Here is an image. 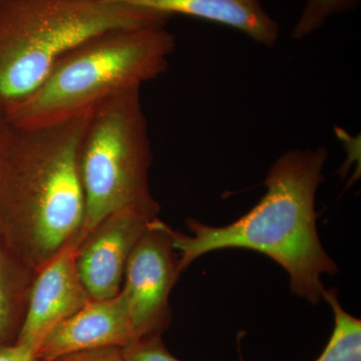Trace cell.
I'll return each instance as SVG.
<instances>
[{
    "mask_svg": "<svg viewBox=\"0 0 361 361\" xmlns=\"http://www.w3.org/2000/svg\"><path fill=\"white\" fill-rule=\"evenodd\" d=\"M122 353L125 361H180L168 350L161 336L135 338L123 346Z\"/></svg>",
    "mask_w": 361,
    "mask_h": 361,
    "instance_id": "14",
    "label": "cell"
},
{
    "mask_svg": "<svg viewBox=\"0 0 361 361\" xmlns=\"http://www.w3.org/2000/svg\"><path fill=\"white\" fill-rule=\"evenodd\" d=\"M180 272L169 226L156 218L130 253L121 289L137 338L161 336L168 329L172 319L169 297Z\"/></svg>",
    "mask_w": 361,
    "mask_h": 361,
    "instance_id": "6",
    "label": "cell"
},
{
    "mask_svg": "<svg viewBox=\"0 0 361 361\" xmlns=\"http://www.w3.org/2000/svg\"><path fill=\"white\" fill-rule=\"evenodd\" d=\"M4 126H6V121H4V116H2L1 114H0V134H1Z\"/></svg>",
    "mask_w": 361,
    "mask_h": 361,
    "instance_id": "17",
    "label": "cell"
},
{
    "mask_svg": "<svg viewBox=\"0 0 361 361\" xmlns=\"http://www.w3.org/2000/svg\"><path fill=\"white\" fill-rule=\"evenodd\" d=\"M166 25L106 30L66 52L32 94L4 113L18 128L56 125L85 115L121 92L160 77L175 51Z\"/></svg>",
    "mask_w": 361,
    "mask_h": 361,
    "instance_id": "3",
    "label": "cell"
},
{
    "mask_svg": "<svg viewBox=\"0 0 361 361\" xmlns=\"http://www.w3.org/2000/svg\"><path fill=\"white\" fill-rule=\"evenodd\" d=\"M141 87L121 90L90 111L78 152L85 198L80 244L111 214L160 211L149 190L153 157Z\"/></svg>",
    "mask_w": 361,
    "mask_h": 361,
    "instance_id": "5",
    "label": "cell"
},
{
    "mask_svg": "<svg viewBox=\"0 0 361 361\" xmlns=\"http://www.w3.org/2000/svg\"><path fill=\"white\" fill-rule=\"evenodd\" d=\"M78 246V240H73L37 271L16 343L35 353L54 327L92 300L78 276L75 264Z\"/></svg>",
    "mask_w": 361,
    "mask_h": 361,
    "instance_id": "8",
    "label": "cell"
},
{
    "mask_svg": "<svg viewBox=\"0 0 361 361\" xmlns=\"http://www.w3.org/2000/svg\"><path fill=\"white\" fill-rule=\"evenodd\" d=\"M360 0H306L298 20L291 32V39L301 40L310 37L330 18L353 11Z\"/></svg>",
    "mask_w": 361,
    "mask_h": 361,
    "instance_id": "13",
    "label": "cell"
},
{
    "mask_svg": "<svg viewBox=\"0 0 361 361\" xmlns=\"http://www.w3.org/2000/svg\"><path fill=\"white\" fill-rule=\"evenodd\" d=\"M322 298L334 311V327L326 346L315 361H361L360 319L343 310L334 289H324Z\"/></svg>",
    "mask_w": 361,
    "mask_h": 361,
    "instance_id": "12",
    "label": "cell"
},
{
    "mask_svg": "<svg viewBox=\"0 0 361 361\" xmlns=\"http://www.w3.org/2000/svg\"><path fill=\"white\" fill-rule=\"evenodd\" d=\"M0 361H42L30 349L20 344L0 345Z\"/></svg>",
    "mask_w": 361,
    "mask_h": 361,
    "instance_id": "16",
    "label": "cell"
},
{
    "mask_svg": "<svg viewBox=\"0 0 361 361\" xmlns=\"http://www.w3.org/2000/svg\"><path fill=\"white\" fill-rule=\"evenodd\" d=\"M172 16L99 0H0V114L37 89L66 52L106 30Z\"/></svg>",
    "mask_w": 361,
    "mask_h": 361,
    "instance_id": "4",
    "label": "cell"
},
{
    "mask_svg": "<svg viewBox=\"0 0 361 361\" xmlns=\"http://www.w3.org/2000/svg\"><path fill=\"white\" fill-rule=\"evenodd\" d=\"M54 361H125L122 348H104L78 351L61 356Z\"/></svg>",
    "mask_w": 361,
    "mask_h": 361,
    "instance_id": "15",
    "label": "cell"
},
{
    "mask_svg": "<svg viewBox=\"0 0 361 361\" xmlns=\"http://www.w3.org/2000/svg\"><path fill=\"white\" fill-rule=\"evenodd\" d=\"M158 214L129 208L111 214L78 246V276L92 300L120 293L126 267L137 240Z\"/></svg>",
    "mask_w": 361,
    "mask_h": 361,
    "instance_id": "7",
    "label": "cell"
},
{
    "mask_svg": "<svg viewBox=\"0 0 361 361\" xmlns=\"http://www.w3.org/2000/svg\"><path fill=\"white\" fill-rule=\"evenodd\" d=\"M108 4L141 7L174 16H193L229 26L258 44L273 47L279 39L277 21L266 11L261 0H99Z\"/></svg>",
    "mask_w": 361,
    "mask_h": 361,
    "instance_id": "10",
    "label": "cell"
},
{
    "mask_svg": "<svg viewBox=\"0 0 361 361\" xmlns=\"http://www.w3.org/2000/svg\"><path fill=\"white\" fill-rule=\"evenodd\" d=\"M90 111L45 127L6 123L0 134V236L35 272L73 240L80 243L78 152Z\"/></svg>",
    "mask_w": 361,
    "mask_h": 361,
    "instance_id": "1",
    "label": "cell"
},
{
    "mask_svg": "<svg viewBox=\"0 0 361 361\" xmlns=\"http://www.w3.org/2000/svg\"><path fill=\"white\" fill-rule=\"evenodd\" d=\"M137 338L128 310L120 293L111 298L90 300L85 307L59 323L35 351L42 361L90 349L120 348Z\"/></svg>",
    "mask_w": 361,
    "mask_h": 361,
    "instance_id": "9",
    "label": "cell"
},
{
    "mask_svg": "<svg viewBox=\"0 0 361 361\" xmlns=\"http://www.w3.org/2000/svg\"><path fill=\"white\" fill-rule=\"evenodd\" d=\"M37 273L0 236V345L16 343Z\"/></svg>",
    "mask_w": 361,
    "mask_h": 361,
    "instance_id": "11",
    "label": "cell"
},
{
    "mask_svg": "<svg viewBox=\"0 0 361 361\" xmlns=\"http://www.w3.org/2000/svg\"><path fill=\"white\" fill-rule=\"evenodd\" d=\"M327 156L324 147L284 153L269 169L264 197L231 224L212 227L188 219L190 235L169 227L180 254V270L209 252L257 251L287 271L295 295L319 302L324 290L322 275L337 271L322 245L316 224L315 196Z\"/></svg>",
    "mask_w": 361,
    "mask_h": 361,
    "instance_id": "2",
    "label": "cell"
}]
</instances>
